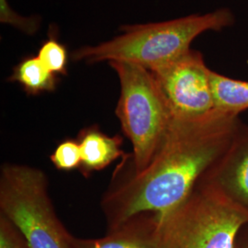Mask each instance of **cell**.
Listing matches in <instances>:
<instances>
[{
    "label": "cell",
    "instance_id": "cell-4",
    "mask_svg": "<svg viewBox=\"0 0 248 248\" xmlns=\"http://www.w3.org/2000/svg\"><path fill=\"white\" fill-rule=\"evenodd\" d=\"M121 85L116 108L124 134L133 144V172L145 169L159 150L172 121L167 101L149 70L130 62H110Z\"/></svg>",
    "mask_w": 248,
    "mask_h": 248
},
{
    "label": "cell",
    "instance_id": "cell-8",
    "mask_svg": "<svg viewBox=\"0 0 248 248\" xmlns=\"http://www.w3.org/2000/svg\"><path fill=\"white\" fill-rule=\"evenodd\" d=\"M159 217L141 213L97 239H74V248H160Z\"/></svg>",
    "mask_w": 248,
    "mask_h": 248
},
{
    "label": "cell",
    "instance_id": "cell-15",
    "mask_svg": "<svg viewBox=\"0 0 248 248\" xmlns=\"http://www.w3.org/2000/svg\"><path fill=\"white\" fill-rule=\"evenodd\" d=\"M0 248H31L18 227L0 213Z\"/></svg>",
    "mask_w": 248,
    "mask_h": 248
},
{
    "label": "cell",
    "instance_id": "cell-3",
    "mask_svg": "<svg viewBox=\"0 0 248 248\" xmlns=\"http://www.w3.org/2000/svg\"><path fill=\"white\" fill-rule=\"evenodd\" d=\"M159 217L160 248H235L248 216L219 191L198 182Z\"/></svg>",
    "mask_w": 248,
    "mask_h": 248
},
{
    "label": "cell",
    "instance_id": "cell-10",
    "mask_svg": "<svg viewBox=\"0 0 248 248\" xmlns=\"http://www.w3.org/2000/svg\"><path fill=\"white\" fill-rule=\"evenodd\" d=\"M211 82L217 109L238 116L248 109V81L233 79L211 71Z\"/></svg>",
    "mask_w": 248,
    "mask_h": 248
},
{
    "label": "cell",
    "instance_id": "cell-16",
    "mask_svg": "<svg viewBox=\"0 0 248 248\" xmlns=\"http://www.w3.org/2000/svg\"><path fill=\"white\" fill-rule=\"evenodd\" d=\"M235 248H248V225L245 226L241 231Z\"/></svg>",
    "mask_w": 248,
    "mask_h": 248
},
{
    "label": "cell",
    "instance_id": "cell-11",
    "mask_svg": "<svg viewBox=\"0 0 248 248\" xmlns=\"http://www.w3.org/2000/svg\"><path fill=\"white\" fill-rule=\"evenodd\" d=\"M17 82L29 95H39L54 91L58 78L45 67L38 56H30L18 62L9 78Z\"/></svg>",
    "mask_w": 248,
    "mask_h": 248
},
{
    "label": "cell",
    "instance_id": "cell-5",
    "mask_svg": "<svg viewBox=\"0 0 248 248\" xmlns=\"http://www.w3.org/2000/svg\"><path fill=\"white\" fill-rule=\"evenodd\" d=\"M0 212L22 232L31 248H74L75 237L58 219L40 169L5 164L0 175Z\"/></svg>",
    "mask_w": 248,
    "mask_h": 248
},
{
    "label": "cell",
    "instance_id": "cell-2",
    "mask_svg": "<svg viewBox=\"0 0 248 248\" xmlns=\"http://www.w3.org/2000/svg\"><path fill=\"white\" fill-rule=\"evenodd\" d=\"M233 21L229 9H220L169 21L127 25L110 41L74 51L72 59L89 63L130 62L155 71L187 53L193 40L204 31H221Z\"/></svg>",
    "mask_w": 248,
    "mask_h": 248
},
{
    "label": "cell",
    "instance_id": "cell-6",
    "mask_svg": "<svg viewBox=\"0 0 248 248\" xmlns=\"http://www.w3.org/2000/svg\"><path fill=\"white\" fill-rule=\"evenodd\" d=\"M211 69L203 55L189 50L176 61L152 71L173 117L196 119L215 108Z\"/></svg>",
    "mask_w": 248,
    "mask_h": 248
},
{
    "label": "cell",
    "instance_id": "cell-13",
    "mask_svg": "<svg viewBox=\"0 0 248 248\" xmlns=\"http://www.w3.org/2000/svg\"><path fill=\"white\" fill-rule=\"evenodd\" d=\"M53 166L61 171L79 169L81 152L78 140L68 139L60 142L50 156Z\"/></svg>",
    "mask_w": 248,
    "mask_h": 248
},
{
    "label": "cell",
    "instance_id": "cell-9",
    "mask_svg": "<svg viewBox=\"0 0 248 248\" xmlns=\"http://www.w3.org/2000/svg\"><path fill=\"white\" fill-rule=\"evenodd\" d=\"M77 140L81 152L79 171L85 177L108 167L118 158L127 156L122 148V137L108 136L97 125L82 129Z\"/></svg>",
    "mask_w": 248,
    "mask_h": 248
},
{
    "label": "cell",
    "instance_id": "cell-7",
    "mask_svg": "<svg viewBox=\"0 0 248 248\" xmlns=\"http://www.w3.org/2000/svg\"><path fill=\"white\" fill-rule=\"evenodd\" d=\"M198 182L219 191L248 216V125L241 122L227 150Z\"/></svg>",
    "mask_w": 248,
    "mask_h": 248
},
{
    "label": "cell",
    "instance_id": "cell-12",
    "mask_svg": "<svg viewBox=\"0 0 248 248\" xmlns=\"http://www.w3.org/2000/svg\"><path fill=\"white\" fill-rule=\"evenodd\" d=\"M38 58L42 61L45 67L57 75H66L68 62L67 50L56 37L51 36L45 41L38 52Z\"/></svg>",
    "mask_w": 248,
    "mask_h": 248
},
{
    "label": "cell",
    "instance_id": "cell-14",
    "mask_svg": "<svg viewBox=\"0 0 248 248\" xmlns=\"http://www.w3.org/2000/svg\"><path fill=\"white\" fill-rule=\"evenodd\" d=\"M0 21L15 27L28 35H33L41 24V18L38 16L22 17L18 15L11 9L7 0H0Z\"/></svg>",
    "mask_w": 248,
    "mask_h": 248
},
{
    "label": "cell",
    "instance_id": "cell-1",
    "mask_svg": "<svg viewBox=\"0 0 248 248\" xmlns=\"http://www.w3.org/2000/svg\"><path fill=\"white\" fill-rule=\"evenodd\" d=\"M241 120L215 108L196 119L172 116L169 131L150 164L127 172L102 199L108 230L141 213L163 215L181 203L229 147Z\"/></svg>",
    "mask_w": 248,
    "mask_h": 248
}]
</instances>
